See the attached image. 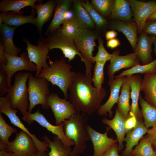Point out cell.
Instances as JSON below:
<instances>
[{
    "instance_id": "obj_14",
    "label": "cell",
    "mask_w": 156,
    "mask_h": 156,
    "mask_svg": "<svg viewBox=\"0 0 156 156\" xmlns=\"http://www.w3.org/2000/svg\"><path fill=\"white\" fill-rule=\"evenodd\" d=\"M120 50L117 49L112 53L110 63L107 66V73L109 81L114 79V75L116 72L122 68H130L140 65L139 58L135 52L125 55H119Z\"/></svg>"
},
{
    "instance_id": "obj_43",
    "label": "cell",
    "mask_w": 156,
    "mask_h": 156,
    "mask_svg": "<svg viewBox=\"0 0 156 156\" xmlns=\"http://www.w3.org/2000/svg\"><path fill=\"white\" fill-rule=\"evenodd\" d=\"M143 31L156 37V20L146 21Z\"/></svg>"
},
{
    "instance_id": "obj_13",
    "label": "cell",
    "mask_w": 156,
    "mask_h": 156,
    "mask_svg": "<svg viewBox=\"0 0 156 156\" xmlns=\"http://www.w3.org/2000/svg\"><path fill=\"white\" fill-rule=\"evenodd\" d=\"M33 121L36 122L40 125L57 135L65 146L71 147V146L75 145L74 142L68 139L65 135L64 131V122L59 125L51 124L40 112L39 109L34 113L28 112L27 117L24 120L28 125H31Z\"/></svg>"
},
{
    "instance_id": "obj_48",
    "label": "cell",
    "mask_w": 156,
    "mask_h": 156,
    "mask_svg": "<svg viewBox=\"0 0 156 156\" xmlns=\"http://www.w3.org/2000/svg\"><path fill=\"white\" fill-rule=\"evenodd\" d=\"M117 35V33L115 30H110L106 32L105 37L106 40H108L115 38Z\"/></svg>"
},
{
    "instance_id": "obj_49",
    "label": "cell",
    "mask_w": 156,
    "mask_h": 156,
    "mask_svg": "<svg viewBox=\"0 0 156 156\" xmlns=\"http://www.w3.org/2000/svg\"><path fill=\"white\" fill-rule=\"evenodd\" d=\"M73 19H74V12L72 10H70L69 9L65 13L64 17V23L65 21Z\"/></svg>"
},
{
    "instance_id": "obj_51",
    "label": "cell",
    "mask_w": 156,
    "mask_h": 156,
    "mask_svg": "<svg viewBox=\"0 0 156 156\" xmlns=\"http://www.w3.org/2000/svg\"><path fill=\"white\" fill-rule=\"evenodd\" d=\"M29 156H49L44 153L41 152L37 150L31 154Z\"/></svg>"
},
{
    "instance_id": "obj_24",
    "label": "cell",
    "mask_w": 156,
    "mask_h": 156,
    "mask_svg": "<svg viewBox=\"0 0 156 156\" xmlns=\"http://www.w3.org/2000/svg\"><path fill=\"white\" fill-rule=\"evenodd\" d=\"M73 0H56V5L54 9L53 18L47 29L44 35H47L53 33L60 28L64 22V16L68 10Z\"/></svg>"
},
{
    "instance_id": "obj_18",
    "label": "cell",
    "mask_w": 156,
    "mask_h": 156,
    "mask_svg": "<svg viewBox=\"0 0 156 156\" xmlns=\"http://www.w3.org/2000/svg\"><path fill=\"white\" fill-rule=\"evenodd\" d=\"M156 36H150L142 31L138 38L135 52L142 65L150 63L153 61L151 55L152 45L154 43Z\"/></svg>"
},
{
    "instance_id": "obj_12",
    "label": "cell",
    "mask_w": 156,
    "mask_h": 156,
    "mask_svg": "<svg viewBox=\"0 0 156 156\" xmlns=\"http://www.w3.org/2000/svg\"><path fill=\"white\" fill-rule=\"evenodd\" d=\"M4 150L12 152L15 156H29L38 150L33 139L21 130L16 133L14 139L10 142Z\"/></svg>"
},
{
    "instance_id": "obj_52",
    "label": "cell",
    "mask_w": 156,
    "mask_h": 156,
    "mask_svg": "<svg viewBox=\"0 0 156 156\" xmlns=\"http://www.w3.org/2000/svg\"><path fill=\"white\" fill-rule=\"evenodd\" d=\"M155 20H156V10L148 17L146 21Z\"/></svg>"
},
{
    "instance_id": "obj_2",
    "label": "cell",
    "mask_w": 156,
    "mask_h": 156,
    "mask_svg": "<svg viewBox=\"0 0 156 156\" xmlns=\"http://www.w3.org/2000/svg\"><path fill=\"white\" fill-rule=\"evenodd\" d=\"M88 116L83 113H77L63 122L65 135L75 144L71 156H78L83 153L86 147V141L90 140L87 130Z\"/></svg>"
},
{
    "instance_id": "obj_22",
    "label": "cell",
    "mask_w": 156,
    "mask_h": 156,
    "mask_svg": "<svg viewBox=\"0 0 156 156\" xmlns=\"http://www.w3.org/2000/svg\"><path fill=\"white\" fill-rule=\"evenodd\" d=\"M110 27L113 30L121 32L125 35L134 52L138 38V27L136 23L114 20L111 23Z\"/></svg>"
},
{
    "instance_id": "obj_1",
    "label": "cell",
    "mask_w": 156,
    "mask_h": 156,
    "mask_svg": "<svg viewBox=\"0 0 156 156\" xmlns=\"http://www.w3.org/2000/svg\"><path fill=\"white\" fill-rule=\"evenodd\" d=\"M91 73L83 74L74 72L70 85L69 97L77 113L92 116L98 110L103 99L106 95L105 89L102 88L100 93L92 86Z\"/></svg>"
},
{
    "instance_id": "obj_23",
    "label": "cell",
    "mask_w": 156,
    "mask_h": 156,
    "mask_svg": "<svg viewBox=\"0 0 156 156\" xmlns=\"http://www.w3.org/2000/svg\"><path fill=\"white\" fill-rule=\"evenodd\" d=\"M126 119L122 116L118 109H116L115 116L113 119L109 120L104 117L101 120L103 124L107 125L112 129L115 132L118 143L119 152L124 148L123 142L127 131L125 127Z\"/></svg>"
},
{
    "instance_id": "obj_16",
    "label": "cell",
    "mask_w": 156,
    "mask_h": 156,
    "mask_svg": "<svg viewBox=\"0 0 156 156\" xmlns=\"http://www.w3.org/2000/svg\"><path fill=\"white\" fill-rule=\"evenodd\" d=\"M125 76L116 77L114 76V79L112 80L109 81V85L110 93L109 96L107 101L103 105H101L96 112L100 116H109L111 118L113 116V112L112 109L116 103L118 102L119 98V93L120 88L125 78Z\"/></svg>"
},
{
    "instance_id": "obj_30",
    "label": "cell",
    "mask_w": 156,
    "mask_h": 156,
    "mask_svg": "<svg viewBox=\"0 0 156 156\" xmlns=\"http://www.w3.org/2000/svg\"><path fill=\"white\" fill-rule=\"evenodd\" d=\"M133 14L127 1L115 0L109 18L125 22L131 21Z\"/></svg>"
},
{
    "instance_id": "obj_17",
    "label": "cell",
    "mask_w": 156,
    "mask_h": 156,
    "mask_svg": "<svg viewBox=\"0 0 156 156\" xmlns=\"http://www.w3.org/2000/svg\"><path fill=\"white\" fill-rule=\"evenodd\" d=\"M106 129L105 133H101L95 131L89 124L88 125L87 130L93 147V156H101L111 145L118 142L117 139L107 136V133L110 128L108 126Z\"/></svg>"
},
{
    "instance_id": "obj_27",
    "label": "cell",
    "mask_w": 156,
    "mask_h": 156,
    "mask_svg": "<svg viewBox=\"0 0 156 156\" xmlns=\"http://www.w3.org/2000/svg\"><path fill=\"white\" fill-rule=\"evenodd\" d=\"M72 4L74 14V19L79 27L81 29H88L92 30L96 25L88 13L83 7L81 1L73 0Z\"/></svg>"
},
{
    "instance_id": "obj_9",
    "label": "cell",
    "mask_w": 156,
    "mask_h": 156,
    "mask_svg": "<svg viewBox=\"0 0 156 156\" xmlns=\"http://www.w3.org/2000/svg\"><path fill=\"white\" fill-rule=\"evenodd\" d=\"M17 112L16 110L11 107L10 100L6 96L0 97V113L4 114L8 116L11 124L28 134L34 140L38 151L44 153L49 151L48 144L40 141L34 134L29 131L17 115Z\"/></svg>"
},
{
    "instance_id": "obj_10",
    "label": "cell",
    "mask_w": 156,
    "mask_h": 156,
    "mask_svg": "<svg viewBox=\"0 0 156 156\" xmlns=\"http://www.w3.org/2000/svg\"><path fill=\"white\" fill-rule=\"evenodd\" d=\"M4 53L7 62L3 69L7 75L9 88L12 85V78L16 72L23 70L36 72V66L31 61L26 52L22 53L19 56L9 55L5 52Z\"/></svg>"
},
{
    "instance_id": "obj_32",
    "label": "cell",
    "mask_w": 156,
    "mask_h": 156,
    "mask_svg": "<svg viewBox=\"0 0 156 156\" xmlns=\"http://www.w3.org/2000/svg\"><path fill=\"white\" fill-rule=\"evenodd\" d=\"M37 0H3L0 2V11L7 12L12 11L18 14H23L20 10L25 7L30 6L34 9Z\"/></svg>"
},
{
    "instance_id": "obj_46",
    "label": "cell",
    "mask_w": 156,
    "mask_h": 156,
    "mask_svg": "<svg viewBox=\"0 0 156 156\" xmlns=\"http://www.w3.org/2000/svg\"><path fill=\"white\" fill-rule=\"evenodd\" d=\"M5 47L2 38L0 41V68H3L6 65L7 59L4 53Z\"/></svg>"
},
{
    "instance_id": "obj_33",
    "label": "cell",
    "mask_w": 156,
    "mask_h": 156,
    "mask_svg": "<svg viewBox=\"0 0 156 156\" xmlns=\"http://www.w3.org/2000/svg\"><path fill=\"white\" fill-rule=\"evenodd\" d=\"M139 101L145 126L147 128H156V108L149 104L140 95Z\"/></svg>"
},
{
    "instance_id": "obj_7",
    "label": "cell",
    "mask_w": 156,
    "mask_h": 156,
    "mask_svg": "<svg viewBox=\"0 0 156 156\" xmlns=\"http://www.w3.org/2000/svg\"><path fill=\"white\" fill-rule=\"evenodd\" d=\"M40 38L47 44L49 51L54 49H60L69 62L74 59L77 55L82 59L81 55L76 46L73 39L62 35L58 29L47 35L46 38L42 36Z\"/></svg>"
},
{
    "instance_id": "obj_38",
    "label": "cell",
    "mask_w": 156,
    "mask_h": 156,
    "mask_svg": "<svg viewBox=\"0 0 156 156\" xmlns=\"http://www.w3.org/2000/svg\"><path fill=\"white\" fill-rule=\"evenodd\" d=\"M83 7L95 23L97 29H101L107 23V20L99 14L93 8L88 0L81 1Z\"/></svg>"
},
{
    "instance_id": "obj_29",
    "label": "cell",
    "mask_w": 156,
    "mask_h": 156,
    "mask_svg": "<svg viewBox=\"0 0 156 156\" xmlns=\"http://www.w3.org/2000/svg\"><path fill=\"white\" fill-rule=\"evenodd\" d=\"M125 78L121 87V93L117 103V108L122 116L126 120L131 110L129 100L131 90L129 76Z\"/></svg>"
},
{
    "instance_id": "obj_39",
    "label": "cell",
    "mask_w": 156,
    "mask_h": 156,
    "mask_svg": "<svg viewBox=\"0 0 156 156\" xmlns=\"http://www.w3.org/2000/svg\"><path fill=\"white\" fill-rule=\"evenodd\" d=\"M105 63L104 62H96L94 67L92 82L99 93L101 92L102 85L104 81V69Z\"/></svg>"
},
{
    "instance_id": "obj_34",
    "label": "cell",
    "mask_w": 156,
    "mask_h": 156,
    "mask_svg": "<svg viewBox=\"0 0 156 156\" xmlns=\"http://www.w3.org/2000/svg\"><path fill=\"white\" fill-rule=\"evenodd\" d=\"M131 155L134 156H156L152 144L145 136L140 140L138 144L132 150Z\"/></svg>"
},
{
    "instance_id": "obj_3",
    "label": "cell",
    "mask_w": 156,
    "mask_h": 156,
    "mask_svg": "<svg viewBox=\"0 0 156 156\" xmlns=\"http://www.w3.org/2000/svg\"><path fill=\"white\" fill-rule=\"evenodd\" d=\"M49 66L42 68L38 77H43L53 85L57 86L63 92L64 98L69 97L68 91L74 71H72L71 65L63 58L53 62L49 57Z\"/></svg>"
},
{
    "instance_id": "obj_55",
    "label": "cell",
    "mask_w": 156,
    "mask_h": 156,
    "mask_svg": "<svg viewBox=\"0 0 156 156\" xmlns=\"http://www.w3.org/2000/svg\"><path fill=\"white\" fill-rule=\"evenodd\" d=\"M156 153V151H155Z\"/></svg>"
},
{
    "instance_id": "obj_25",
    "label": "cell",
    "mask_w": 156,
    "mask_h": 156,
    "mask_svg": "<svg viewBox=\"0 0 156 156\" xmlns=\"http://www.w3.org/2000/svg\"><path fill=\"white\" fill-rule=\"evenodd\" d=\"M56 5V1L49 0L44 3L34 5V9L37 13L36 26L40 34H41L44 25L51 17Z\"/></svg>"
},
{
    "instance_id": "obj_4",
    "label": "cell",
    "mask_w": 156,
    "mask_h": 156,
    "mask_svg": "<svg viewBox=\"0 0 156 156\" xmlns=\"http://www.w3.org/2000/svg\"><path fill=\"white\" fill-rule=\"evenodd\" d=\"M30 74L28 72L15 73L14 83L9 88L6 95L10 100L11 107L20 111L24 121L27 117L29 105L27 82Z\"/></svg>"
},
{
    "instance_id": "obj_31",
    "label": "cell",
    "mask_w": 156,
    "mask_h": 156,
    "mask_svg": "<svg viewBox=\"0 0 156 156\" xmlns=\"http://www.w3.org/2000/svg\"><path fill=\"white\" fill-rule=\"evenodd\" d=\"M42 139L44 142L48 144L49 147L50 148V151L48 154L49 156H71L72 151L71 148L65 146L57 135L53 137V141L46 135Z\"/></svg>"
},
{
    "instance_id": "obj_19",
    "label": "cell",
    "mask_w": 156,
    "mask_h": 156,
    "mask_svg": "<svg viewBox=\"0 0 156 156\" xmlns=\"http://www.w3.org/2000/svg\"><path fill=\"white\" fill-rule=\"evenodd\" d=\"M151 129L146 128L144 126L143 121H138L136 126L131 130L127 131L124 140L126 142V148L122 151L121 155L129 156L133 147L137 145L140 139L146 133H148Z\"/></svg>"
},
{
    "instance_id": "obj_6",
    "label": "cell",
    "mask_w": 156,
    "mask_h": 156,
    "mask_svg": "<svg viewBox=\"0 0 156 156\" xmlns=\"http://www.w3.org/2000/svg\"><path fill=\"white\" fill-rule=\"evenodd\" d=\"M29 105L28 112L31 113L35 106L41 105L42 109L50 108L47 99L50 94L49 83L44 77H36L30 74L28 81Z\"/></svg>"
},
{
    "instance_id": "obj_28",
    "label": "cell",
    "mask_w": 156,
    "mask_h": 156,
    "mask_svg": "<svg viewBox=\"0 0 156 156\" xmlns=\"http://www.w3.org/2000/svg\"><path fill=\"white\" fill-rule=\"evenodd\" d=\"M16 28L4 23L0 25V32L5 47L4 52L9 55L18 56L21 49L16 47L13 42V36Z\"/></svg>"
},
{
    "instance_id": "obj_37",
    "label": "cell",
    "mask_w": 156,
    "mask_h": 156,
    "mask_svg": "<svg viewBox=\"0 0 156 156\" xmlns=\"http://www.w3.org/2000/svg\"><path fill=\"white\" fill-rule=\"evenodd\" d=\"M156 71V59L152 62L146 65H136L130 68L123 71L116 77L131 76L136 73L146 74Z\"/></svg>"
},
{
    "instance_id": "obj_26",
    "label": "cell",
    "mask_w": 156,
    "mask_h": 156,
    "mask_svg": "<svg viewBox=\"0 0 156 156\" xmlns=\"http://www.w3.org/2000/svg\"><path fill=\"white\" fill-rule=\"evenodd\" d=\"M141 90L144 93L146 102L156 108V71L144 74Z\"/></svg>"
},
{
    "instance_id": "obj_11",
    "label": "cell",
    "mask_w": 156,
    "mask_h": 156,
    "mask_svg": "<svg viewBox=\"0 0 156 156\" xmlns=\"http://www.w3.org/2000/svg\"><path fill=\"white\" fill-rule=\"evenodd\" d=\"M22 40L26 44L27 53L29 59L36 66L35 77H37L42 68L49 66L47 62L49 48L41 38L38 40L37 45L32 44L26 38H23Z\"/></svg>"
},
{
    "instance_id": "obj_36",
    "label": "cell",
    "mask_w": 156,
    "mask_h": 156,
    "mask_svg": "<svg viewBox=\"0 0 156 156\" xmlns=\"http://www.w3.org/2000/svg\"><path fill=\"white\" fill-rule=\"evenodd\" d=\"M90 4L94 9L105 18L109 17L114 7L115 0H92Z\"/></svg>"
},
{
    "instance_id": "obj_40",
    "label": "cell",
    "mask_w": 156,
    "mask_h": 156,
    "mask_svg": "<svg viewBox=\"0 0 156 156\" xmlns=\"http://www.w3.org/2000/svg\"><path fill=\"white\" fill-rule=\"evenodd\" d=\"M80 28L73 19L65 21L58 29L62 35L73 39Z\"/></svg>"
},
{
    "instance_id": "obj_15",
    "label": "cell",
    "mask_w": 156,
    "mask_h": 156,
    "mask_svg": "<svg viewBox=\"0 0 156 156\" xmlns=\"http://www.w3.org/2000/svg\"><path fill=\"white\" fill-rule=\"evenodd\" d=\"M127 1L132 11L134 20L137 26L138 33L141 34L147 19L156 10V1L144 2L136 0Z\"/></svg>"
},
{
    "instance_id": "obj_21",
    "label": "cell",
    "mask_w": 156,
    "mask_h": 156,
    "mask_svg": "<svg viewBox=\"0 0 156 156\" xmlns=\"http://www.w3.org/2000/svg\"><path fill=\"white\" fill-rule=\"evenodd\" d=\"M31 14L25 15L23 14H18L14 12H1L0 14V25L4 23L7 25L16 27L27 23L32 24L35 26L36 24V12L32 9Z\"/></svg>"
},
{
    "instance_id": "obj_35",
    "label": "cell",
    "mask_w": 156,
    "mask_h": 156,
    "mask_svg": "<svg viewBox=\"0 0 156 156\" xmlns=\"http://www.w3.org/2000/svg\"><path fill=\"white\" fill-rule=\"evenodd\" d=\"M16 129L6 122L0 113V150H5L10 142L8 139L11 135L16 132Z\"/></svg>"
},
{
    "instance_id": "obj_42",
    "label": "cell",
    "mask_w": 156,
    "mask_h": 156,
    "mask_svg": "<svg viewBox=\"0 0 156 156\" xmlns=\"http://www.w3.org/2000/svg\"><path fill=\"white\" fill-rule=\"evenodd\" d=\"M9 88L7 75L4 70L0 68V97L8 93Z\"/></svg>"
},
{
    "instance_id": "obj_45",
    "label": "cell",
    "mask_w": 156,
    "mask_h": 156,
    "mask_svg": "<svg viewBox=\"0 0 156 156\" xmlns=\"http://www.w3.org/2000/svg\"><path fill=\"white\" fill-rule=\"evenodd\" d=\"M118 145L116 143L111 145L101 156H119Z\"/></svg>"
},
{
    "instance_id": "obj_20",
    "label": "cell",
    "mask_w": 156,
    "mask_h": 156,
    "mask_svg": "<svg viewBox=\"0 0 156 156\" xmlns=\"http://www.w3.org/2000/svg\"><path fill=\"white\" fill-rule=\"evenodd\" d=\"M131 86L130 96L132 100L130 112L133 114L138 121H143L141 110L138 106L140 92L141 90L142 78L139 75L129 76Z\"/></svg>"
},
{
    "instance_id": "obj_8",
    "label": "cell",
    "mask_w": 156,
    "mask_h": 156,
    "mask_svg": "<svg viewBox=\"0 0 156 156\" xmlns=\"http://www.w3.org/2000/svg\"><path fill=\"white\" fill-rule=\"evenodd\" d=\"M47 102L53 113L56 125H60L77 113L70 101L60 98L57 93H50Z\"/></svg>"
},
{
    "instance_id": "obj_53",
    "label": "cell",
    "mask_w": 156,
    "mask_h": 156,
    "mask_svg": "<svg viewBox=\"0 0 156 156\" xmlns=\"http://www.w3.org/2000/svg\"><path fill=\"white\" fill-rule=\"evenodd\" d=\"M154 51L155 54L156 55V37L154 43Z\"/></svg>"
},
{
    "instance_id": "obj_5",
    "label": "cell",
    "mask_w": 156,
    "mask_h": 156,
    "mask_svg": "<svg viewBox=\"0 0 156 156\" xmlns=\"http://www.w3.org/2000/svg\"><path fill=\"white\" fill-rule=\"evenodd\" d=\"M98 34L95 31L86 29L80 28L73 40L76 46L82 57L81 61L86 67V73H91L93 64L95 62L93 52L96 46L95 40Z\"/></svg>"
},
{
    "instance_id": "obj_54",
    "label": "cell",
    "mask_w": 156,
    "mask_h": 156,
    "mask_svg": "<svg viewBox=\"0 0 156 156\" xmlns=\"http://www.w3.org/2000/svg\"><path fill=\"white\" fill-rule=\"evenodd\" d=\"M119 156H122V155H119ZM129 156H133V155H129Z\"/></svg>"
},
{
    "instance_id": "obj_44",
    "label": "cell",
    "mask_w": 156,
    "mask_h": 156,
    "mask_svg": "<svg viewBox=\"0 0 156 156\" xmlns=\"http://www.w3.org/2000/svg\"><path fill=\"white\" fill-rule=\"evenodd\" d=\"M137 121L135 116L129 112V116L125 122V127L127 132L132 130L135 127Z\"/></svg>"
},
{
    "instance_id": "obj_47",
    "label": "cell",
    "mask_w": 156,
    "mask_h": 156,
    "mask_svg": "<svg viewBox=\"0 0 156 156\" xmlns=\"http://www.w3.org/2000/svg\"><path fill=\"white\" fill-rule=\"evenodd\" d=\"M120 44L119 40L116 38L109 40L107 42V46L111 49L116 48Z\"/></svg>"
},
{
    "instance_id": "obj_50",
    "label": "cell",
    "mask_w": 156,
    "mask_h": 156,
    "mask_svg": "<svg viewBox=\"0 0 156 156\" xmlns=\"http://www.w3.org/2000/svg\"><path fill=\"white\" fill-rule=\"evenodd\" d=\"M0 156H15L13 153L5 150H0Z\"/></svg>"
},
{
    "instance_id": "obj_41",
    "label": "cell",
    "mask_w": 156,
    "mask_h": 156,
    "mask_svg": "<svg viewBox=\"0 0 156 156\" xmlns=\"http://www.w3.org/2000/svg\"><path fill=\"white\" fill-rule=\"evenodd\" d=\"M99 46L98 51L95 56L94 57V60L96 62H104L110 61L112 57V54L109 53L105 49L103 45V41L101 38H98Z\"/></svg>"
}]
</instances>
